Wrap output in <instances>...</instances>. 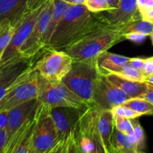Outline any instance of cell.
Wrapping results in <instances>:
<instances>
[{
  "label": "cell",
  "instance_id": "29",
  "mask_svg": "<svg viewBox=\"0 0 153 153\" xmlns=\"http://www.w3.org/2000/svg\"><path fill=\"white\" fill-rule=\"evenodd\" d=\"M111 111L113 114V115H116V116H119L121 117L127 118V119L130 120L136 119V118L142 116L141 114L136 112L135 111L130 109V108H128L126 106L122 105H120L113 108L111 110Z\"/></svg>",
  "mask_w": 153,
  "mask_h": 153
},
{
  "label": "cell",
  "instance_id": "23",
  "mask_svg": "<svg viewBox=\"0 0 153 153\" xmlns=\"http://www.w3.org/2000/svg\"><path fill=\"white\" fill-rule=\"evenodd\" d=\"M134 129L128 137V140L133 149L142 151L146 147V135L143 128L136 119L132 120Z\"/></svg>",
  "mask_w": 153,
  "mask_h": 153
},
{
  "label": "cell",
  "instance_id": "9",
  "mask_svg": "<svg viewBox=\"0 0 153 153\" xmlns=\"http://www.w3.org/2000/svg\"><path fill=\"white\" fill-rule=\"evenodd\" d=\"M38 95V73L35 70L28 78L10 89L0 100V112L10 109L33 99Z\"/></svg>",
  "mask_w": 153,
  "mask_h": 153
},
{
  "label": "cell",
  "instance_id": "4",
  "mask_svg": "<svg viewBox=\"0 0 153 153\" xmlns=\"http://www.w3.org/2000/svg\"><path fill=\"white\" fill-rule=\"evenodd\" d=\"M40 103L50 108L71 107L87 108L89 107L80 97L75 95L62 82L46 80L38 75V95Z\"/></svg>",
  "mask_w": 153,
  "mask_h": 153
},
{
  "label": "cell",
  "instance_id": "45",
  "mask_svg": "<svg viewBox=\"0 0 153 153\" xmlns=\"http://www.w3.org/2000/svg\"><path fill=\"white\" fill-rule=\"evenodd\" d=\"M122 153H145L142 151H139L136 150L134 149H121L119 150Z\"/></svg>",
  "mask_w": 153,
  "mask_h": 153
},
{
  "label": "cell",
  "instance_id": "32",
  "mask_svg": "<svg viewBox=\"0 0 153 153\" xmlns=\"http://www.w3.org/2000/svg\"><path fill=\"white\" fill-rule=\"evenodd\" d=\"M92 138L94 144V148L92 153H108L104 146L101 138L96 128L92 133Z\"/></svg>",
  "mask_w": 153,
  "mask_h": 153
},
{
  "label": "cell",
  "instance_id": "34",
  "mask_svg": "<svg viewBox=\"0 0 153 153\" xmlns=\"http://www.w3.org/2000/svg\"><path fill=\"white\" fill-rule=\"evenodd\" d=\"M124 40H130V41L134 42V43H140L143 41L147 37L146 35L140 33H128V34H123Z\"/></svg>",
  "mask_w": 153,
  "mask_h": 153
},
{
  "label": "cell",
  "instance_id": "52",
  "mask_svg": "<svg viewBox=\"0 0 153 153\" xmlns=\"http://www.w3.org/2000/svg\"><path fill=\"white\" fill-rule=\"evenodd\" d=\"M85 1H86V0H85Z\"/></svg>",
  "mask_w": 153,
  "mask_h": 153
},
{
  "label": "cell",
  "instance_id": "20",
  "mask_svg": "<svg viewBox=\"0 0 153 153\" xmlns=\"http://www.w3.org/2000/svg\"><path fill=\"white\" fill-rule=\"evenodd\" d=\"M70 5V4L64 1H62V0H53V9H52L50 19L49 25H48L45 47L49 43L51 37H52L57 25L58 24L59 21L61 20L62 17L64 15L65 10H67L68 7Z\"/></svg>",
  "mask_w": 153,
  "mask_h": 153
},
{
  "label": "cell",
  "instance_id": "19",
  "mask_svg": "<svg viewBox=\"0 0 153 153\" xmlns=\"http://www.w3.org/2000/svg\"><path fill=\"white\" fill-rule=\"evenodd\" d=\"M106 78L130 98H140L147 90L148 83L146 82H134L123 79L115 74L107 75Z\"/></svg>",
  "mask_w": 153,
  "mask_h": 153
},
{
  "label": "cell",
  "instance_id": "12",
  "mask_svg": "<svg viewBox=\"0 0 153 153\" xmlns=\"http://www.w3.org/2000/svg\"><path fill=\"white\" fill-rule=\"evenodd\" d=\"M40 105V102L38 98L33 99L8 111V123L6 129L8 142L23 126L35 117Z\"/></svg>",
  "mask_w": 153,
  "mask_h": 153
},
{
  "label": "cell",
  "instance_id": "13",
  "mask_svg": "<svg viewBox=\"0 0 153 153\" xmlns=\"http://www.w3.org/2000/svg\"><path fill=\"white\" fill-rule=\"evenodd\" d=\"M86 108L57 107L51 108V116L62 141L74 131L78 121Z\"/></svg>",
  "mask_w": 153,
  "mask_h": 153
},
{
  "label": "cell",
  "instance_id": "24",
  "mask_svg": "<svg viewBox=\"0 0 153 153\" xmlns=\"http://www.w3.org/2000/svg\"><path fill=\"white\" fill-rule=\"evenodd\" d=\"M122 105L130 108L142 115L153 114V105L142 98H130Z\"/></svg>",
  "mask_w": 153,
  "mask_h": 153
},
{
  "label": "cell",
  "instance_id": "1",
  "mask_svg": "<svg viewBox=\"0 0 153 153\" xmlns=\"http://www.w3.org/2000/svg\"><path fill=\"white\" fill-rule=\"evenodd\" d=\"M108 25L104 15L92 13L84 4H70L44 49L63 50L92 31Z\"/></svg>",
  "mask_w": 153,
  "mask_h": 153
},
{
  "label": "cell",
  "instance_id": "25",
  "mask_svg": "<svg viewBox=\"0 0 153 153\" xmlns=\"http://www.w3.org/2000/svg\"><path fill=\"white\" fill-rule=\"evenodd\" d=\"M115 75L134 82H146V77L142 75V73L130 67L128 63L124 64L122 68Z\"/></svg>",
  "mask_w": 153,
  "mask_h": 153
},
{
  "label": "cell",
  "instance_id": "10",
  "mask_svg": "<svg viewBox=\"0 0 153 153\" xmlns=\"http://www.w3.org/2000/svg\"><path fill=\"white\" fill-rule=\"evenodd\" d=\"M45 3L39 8L28 12L21 20V22L16 27V31L12 37L8 46L3 53L2 57L0 60V65L8 62L10 60L13 59L14 57L20 55V49L27 40L29 34H31L38 19L39 15L43 10Z\"/></svg>",
  "mask_w": 153,
  "mask_h": 153
},
{
  "label": "cell",
  "instance_id": "47",
  "mask_svg": "<svg viewBox=\"0 0 153 153\" xmlns=\"http://www.w3.org/2000/svg\"><path fill=\"white\" fill-rule=\"evenodd\" d=\"M146 82H148V83L152 84V85H153V75H152L151 76H149V77L147 78V79H146Z\"/></svg>",
  "mask_w": 153,
  "mask_h": 153
},
{
  "label": "cell",
  "instance_id": "18",
  "mask_svg": "<svg viewBox=\"0 0 153 153\" xmlns=\"http://www.w3.org/2000/svg\"><path fill=\"white\" fill-rule=\"evenodd\" d=\"M114 127V115L112 111L109 110H99L96 122V129L108 153L112 149L111 137Z\"/></svg>",
  "mask_w": 153,
  "mask_h": 153
},
{
  "label": "cell",
  "instance_id": "37",
  "mask_svg": "<svg viewBox=\"0 0 153 153\" xmlns=\"http://www.w3.org/2000/svg\"><path fill=\"white\" fill-rule=\"evenodd\" d=\"M8 142L6 129H0V153H4Z\"/></svg>",
  "mask_w": 153,
  "mask_h": 153
},
{
  "label": "cell",
  "instance_id": "22",
  "mask_svg": "<svg viewBox=\"0 0 153 153\" xmlns=\"http://www.w3.org/2000/svg\"><path fill=\"white\" fill-rule=\"evenodd\" d=\"M17 25H14L10 20L4 19L0 22V60L8 46Z\"/></svg>",
  "mask_w": 153,
  "mask_h": 153
},
{
  "label": "cell",
  "instance_id": "41",
  "mask_svg": "<svg viewBox=\"0 0 153 153\" xmlns=\"http://www.w3.org/2000/svg\"><path fill=\"white\" fill-rule=\"evenodd\" d=\"M152 7H153V0H146L143 7H142V10L140 11V14L142 15V13H146V12L149 10L150 9H152Z\"/></svg>",
  "mask_w": 153,
  "mask_h": 153
},
{
  "label": "cell",
  "instance_id": "48",
  "mask_svg": "<svg viewBox=\"0 0 153 153\" xmlns=\"http://www.w3.org/2000/svg\"><path fill=\"white\" fill-rule=\"evenodd\" d=\"M109 153H122V152H120L119 150H118V149H114V148H112V149L109 151Z\"/></svg>",
  "mask_w": 153,
  "mask_h": 153
},
{
  "label": "cell",
  "instance_id": "30",
  "mask_svg": "<svg viewBox=\"0 0 153 153\" xmlns=\"http://www.w3.org/2000/svg\"><path fill=\"white\" fill-rule=\"evenodd\" d=\"M85 5L92 13H101L110 10L106 0H86Z\"/></svg>",
  "mask_w": 153,
  "mask_h": 153
},
{
  "label": "cell",
  "instance_id": "40",
  "mask_svg": "<svg viewBox=\"0 0 153 153\" xmlns=\"http://www.w3.org/2000/svg\"><path fill=\"white\" fill-rule=\"evenodd\" d=\"M141 16H142V19H144V20H146L148 22L153 23V7L150 9L149 10L146 12V13H142Z\"/></svg>",
  "mask_w": 153,
  "mask_h": 153
},
{
  "label": "cell",
  "instance_id": "7",
  "mask_svg": "<svg viewBox=\"0 0 153 153\" xmlns=\"http://www.w3.org/2000/svg\"><path fill=\"white\" fill-rule=\"evenodd\" d=\"M39 57L26 58L19 55L0 65V100L10 89L30 76Z\"/></svg>",
  "mask_w": 153,
  "mask_h": 153
},
{
  "label": "cell",
  "instance_id": "11",
  "mask_svg": "<svg viewBox=\"0 0 153 153\" xmlns=\"http://www.w3.org/2000/svg\"><path fill=\"white\" fill-rule=\"evenodd\" d=\"M129 99L128 96L109 82L106 76L100 75L93 97L92 105L100 110L111 111Z\"/></svg>",
  "mask_w": 153,
  "mask_h": 153
},
{
  "label": "cell",
  "instance_id": "43",
  "mask_svg": "<svg viewBox=\"0 0 153 153\" xmlns=\"http://www.w3.org/2000/svg\"><path fill=\"white\" fill-rule=\"evenodd\" d=\"M64 141L60 142V143H58V144L57 145V146L49 153H62V148H63V144H64Z\"/></svg>",
  "mask_w": 153,
  "mask_h": 153
},
{
  "label": "cell",
  "instance_id": "5",
  "mask_svg": "<svg viewBox=\"0 0 153 153\" xmlns=\"http://www.w3.org/2000/svg\"><path fill=\"white\" fill-rule=\"evenodd\" d=\"M62 142L51 116V108L40 103L32 139L31 148L36 153H49Z\"/></svg>",
  "mask_w": 153,
  "mask_h": 153
},
{
  "label": "cell",
  "instance_id": "14",
  "mask_svg": "<svg viewBox=\"0 0 153 153\" xmlns=\"http://www.w3.org/2000/svg\"><path fill=\"white\" fill-rule=\"evenodd\" d=\"M107 24L112 26H122L134 20L142 19L136 6V0H120L116 10L106 12Z\"/></svg>",
  "mask_w": 153,
  "mask_h": 153
},
{
  "label": "cell",
  "instance_id": "42",
  "mask_svg": "<svg viewBox=\"0 0 153 153\" xmlns=\"http://www.w3.org/2000/svg\"><path fill=\"white\" fill-rule=\"evenodd\" d=\"M107 1L108 6H109L110 10L109 11H105V12H110L112 10H116L118 7V3H119L120 0H106Z\"/></svg>",
  "mask_w": 153,
  "mask_h": 153
},
{
  "label": "cell",
  "instance_id": "49",
  "mask_svg": "<svg viewBox=\"0 0 153 153\" xmlns=\"http://www.w3.org/2000/svg\"><path fill=\"white\" fill-rule=\"evenodd\" d=\"M150 37H151V39H152V44H153V32L151 34H150Z\"/></svg>",
  "mask_w": 153,
  "mask_h": 153
},
{
  "label": "cell",
  "instance_id": "21",
  "mask_svg": "<svg viewBox=\"0 0 153 153\" xmlns=\"http://www.w3.org/2000/svg\"><path fill=\"white\" fill-rule=\"evenodd\" d=\"M120 30L122 35L128 33H140L149 36L153 32V23L142 19H139L123 25Z\"/></svg>",
  "mask_w": 153,
  "mask_h": 153
},
{
  "label": "cell",
  "instance_id": "33",
  "mask_svg": "<svg viewBox=\"0 0 153 153\" xmlns=\"http://www.w3.org/2000/svg\"><path fill=\"white\" fill-rule=\"evenodd\" d=\"M142 73L146 77V79L153 75V56L144 58V64Z\"/></svg>",
  "mask_w": 153,
  "mask_h": 153
},
{
  "label": "cell",
  "instance_id": "36",
  "mask_svg": "<svg viewBox=\"0 0 153 153\" xmlns=\"http://www.w3.org/2000/svg\"><path fill=\"white\" fill-rule=\"evenodd\" d=\"M48 0H27V6L29 11L36 10L41 7Z\"/></svg>",
  "mask_w": 153,
  "mask_h": 153
},
{
  "label": "cell",
  "instance_id": "28",
  "mask_svg": "<svg viewBox=\"0 0 153 153\" xmlns=\"http://www.w3.org/2000/svg\"><path fill=\"white\" fill-rule=\"evenodd\" d=\"M114 126L117 130L126 135H129L134 129L132 120L121 117L116 115H114Z\"/></svg>",
  "mask_w": 153,
  "mask_h": 153
},
{
  "label": "cell",
  "instance_id": "15",
  "mask_svg": "<svg viewBox=\"0 0 153 153\" xmlns=\"http://www.w3.org/2000/svg\"><path fill=\"white\" fill-rule=\"evenodd\" d=\"M36 123V115L22 127L8 142L4 153H28L32 146V139Z\"/></svg>",
  "mask_w": 153,
  "mask_h": 153
},
{
  "label": "cell",
  "instance_id": "2",
  "mask_svg": "<svg viewBox=\"0 0 153 153\" xmlns=\"http://www.w3.org/2000/svg\"><path fill=\"white\" fill-rule=\"evenodd\" d=\"M121 27L104 25L63 50L71 57L73 61L96 58L124 40L120 30Z\"/></svg>",
  "mask_w": 153,
  "mask_h": 153
},
{
  "label": "cell",
  "instance_id": "6",
  "mask_svg": "<svg viewBox=\"0 0 153 153\" xmlns=\"http://www.w3.org/2000/svg\"><path fill=\"white\" fill-rule=\"evenodd\" d=\"M73 59L64 50L44 49L34 68L44 79L61 82L71 68Z\"/></svg>",
  "mask_w": 153,
  "mask_h": 153
},
{
  "label": "cell",
  "instance_id": "16",
  "mask_svg": "<svg viewBox=\"0 0 153 153\" xmlns=\"http://www.w3.org/2000/svg\"><path fill=\"white\" fill-rule=\"evenodd\" d=\"M28 12L27 0H0V22L8 19L18 25Z\"/></svg>",
  "mask_w": 153,
  "mask_h": 153
},
{
  "label": "cell",
  "instance_id": "17",
  "mask_svg": "<svg viewBox=\"0 0 153 153\" xmlns=\"http://www.w3.org/2000/svg\"><path fill=\"white\" fill-rule=\"evenodd\" d=\"M130 58L124 55L108 52H102L95 58L98 69L102 76L116 74L128 62Z\"/></svg>",
  "mask_w": 153,
  "mask_h": 153
},
{
  "label": "cell",
  "instance_id": "44",
  "mask_svg": "<svg viewBox=\"0 0 153 153\" xmlns=\"http://www.w3.org/2000/svg\"><path fill=\"white\" fill-rule=\"evenodd\" d=\"M70 4H84L85 0H62Z\"/></svg>",
  "mask_w": 153,
  "mask_h": 153
},
{
  "label": "cell",
  "instance_id": "39",
  "mask_svg": "<svg viewBox=\"0 0 153 153\" xmlns=\"http://www.w3.org/2000/svg\"><path fill=\"white\" fill-rule=\"evenodd\" d=\"M8 123V111L0 112V129H7Z\"/></svg>",
  "mask_w": 153,
  "mask_h": 153
},
{
  "label": "cell",
  "instance_id": "27",
  "mask_svg": "<svg viewBox=\"0 0 153 153\" xmlns=\"http://www.w3.org/2000/svg\"><path fill=\"white\" fill-rule=\"evenodd\" d=\"M92 133V134H87V133L76 134L74 133L75 136L77 139L80 153H92L94 148Z\"/></svg>",
  "mask_w": 153,
  "mask_h": 153
},
{
  "label": "cell",
  "instance_id": "26",
  "mask_svg": "<svg viewBox=\"0 0 153 153\" xmlns=\"http://www.w3.org/2000/svg\"><path fill=\"white\" fill-rule=\"evenodd\" d=\"M111 145H112V148L118 149V150L124 149H133L131 144L129 142L128 135L117 130L115 127H114L112 137H111Z\"/></svg>",
  "mask_w": 153,
  "mask_h": 153
},
{
  "label": "cell",
  "instance_id": "3",
  "mask_svg": "<svg viewBox=\"0 0 153 153\" xmlns=\"http://www.w3.org/2000/svg\"><path fill=\"white\" fill-rule=\"evenodd\" d=\"M100 76L95 58L73 61L70 70L62 82L75 95L92 106Z\"/></svg>",
  "mask_w": 153,
  "mask_h": 153
},
{
  "label": "cell",
  "instance_id": "38",
  "mask_svg": "<svg viewBox=\"0 0 153 153\" xmlns=\"http://www.w3.org/2000/svg\"><path fill=\"white\" fill-rule=\"evenodd\" d=\"M148 83V82H147ZM140 98H142L146 101L149 102L150 103L153 105V85L148 83L147 85V90L145 94L142 96H141Z\"/></svg>",
  "mask_w": 153,
  "mask_h": 153
},
{
  "label": "cell",
  "instance_id": "31",
  "mask_svg": "<svg viewBox=\"0 0 153 153\" xmlns=\"http://www.w3.org/2000/svg\"><path fill=\"white\" fill-rule=\"evenodd\" d=\"M62 153H80L77 139L74 131L64 141Z\"/></svg>",
  "mask_w": 153,
  "mask_h": 153
},
{
  "label": "cell",
  "instance_id": "50",
  "mask_svg": "<svg viewBox=\"0 0 153 153\" xmlns=\"http://www.w3.org/2000/svg\"><path fill=\"white\" fill-rule=\"evenodd\" d=\"M28 153H36V152H34V150H33V149H32V148H31V149H30L29 152H28Z\"/></svg>",
  "mask_w": 153,
  "mask_h": 153
},
{
  "label": "cell",
  "instance_id": "51",
  "mask_svg": "<svg viewBox=\"0 0 153 153\" xmlns=\"http://www.w3.org/2000/svg\"><path fill=\"white\" fill-rule=\"evenodd\" d=\"M62 149H63V148H62Z\"/></svg>",
  "mask_w": 153,
  "mask_h": 153
},
{
  "label": "cell",
  "instance_id": "35",
  "mask_svg": "<svg viewBox=\"0 0 153 153\" xmlns=\"http://www.w3.org/2000/svg\"><path fill=\"white\" fill-rule=\"evenodd\" d=\"M128 63L130 67H132L135 70H138V71H140L142 73L144 64V58H130V59H129Z\"/></svg>",
  "mask_w": 153,
  "mask_h": 153
},
{
  "label": "cell",
  "instance_id": "46",
  "mask_svg": "<svg viewBox=\"0 0 153 153\" xmlns=\"http://www.w3.org/2000/svg\"><path fill=\"white\" fill-rule=\"evenodd\" d=\"M146 1V0H136V6H137V9L139 11L142 10Z\"/></svg>",
  "mask_w": 153,
  "mask_h": 153
},
{
  "label": "cell",
  "instance_id": "8",
  "mask_svg": "<svg viewBox=\"0 0 153 153\" xmlns=\"http://www.w3.org/2000/svg\"><path fill=\"white\" fill-rule=\"evenodd\" d=\"M52 9L53 0H48L45 3L31 34L20 49V55L26 58L40 56L45 47L46 32Z\"/></svg>",
  "mask_w": 153,
  "mask_h": 153
}]
</instances>
